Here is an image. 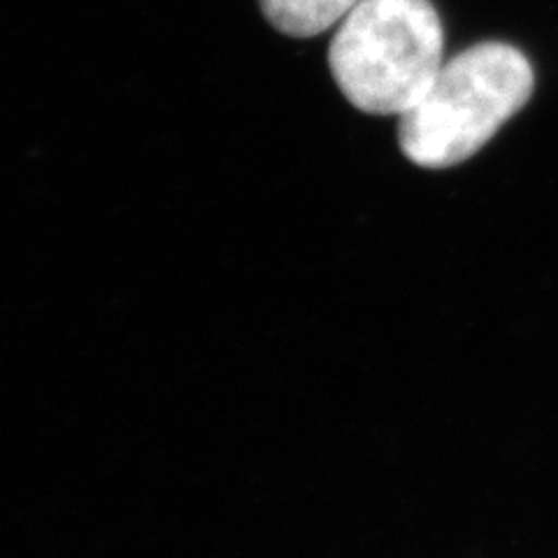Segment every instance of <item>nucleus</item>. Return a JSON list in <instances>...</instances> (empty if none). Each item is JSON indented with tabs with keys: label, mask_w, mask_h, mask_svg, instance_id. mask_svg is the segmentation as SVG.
<instances>
[{
	"label": "nucleus",
	"mask_w": 558,
	"mask_h": 558,
	"mask_svg": "<svg viewBox=\"0 0 558 558\" xmlns=\"http://www.w3.org/2000/svg\"><path fill=\"white\" fill-rule=\"evenodd\" d=\"M533 86V65L517 47H470L445 61L424 96L400 114V149L422 168L463 163L529 102Z\"/></svg>",
	"instance_id": "nucleus-1"
},
{
	"label": "nucleus",
	"mask_w": 558,
	"mask_h": 558,
	"mask_svg": "<svg viewBox=\"0 0 558 558\" xmlns=\"http://www.w3.org/2000/svg\"><path fill=\"white\" fill-rule=\"evenodd\" d=\"M445 33L430 0H359L328 49L344 98L368 114H403L442 68Z\"/></svg>",
	"instance_id": "nucleus-2"
},
{
	"label": "nucleus",
	"mask_w": 558,
	"mask_h": 558,
	"mask_svg": "<svg viewBox=\"0 0 558 558\" xmlns=\"http://www.w3.org/2000/svg\"><path fill=\"white\" fill-rule=\"evenodd\" d=\"M359 0H260L268 22L293 38H312L340 24Z\"/></svg>",
	"instance_id": "nucleus-3"
}]
</instances>
